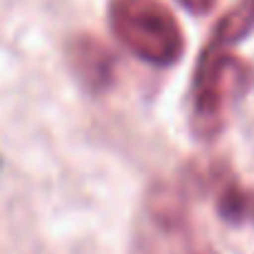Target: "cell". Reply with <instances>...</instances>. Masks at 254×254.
I'll return each mask as SVG.
<instances>
[{"label":"cell","mask_w":254,"mask_h":254,"mask_svg":"<svg viewBox=\"0 0 254 254\" xmlns=\"http://www.w3.org/2000/svg\"><path fill=\"white\" fill-rule=\"evenodd\" d=\"M109 25L114 37L151 67H173L185 52L183 27L161 0H111Z\"/></svg>","instance_id":"6da1fadb"},{"label":"cell","mask_w":254,"mask_h":254,"mask_svg":"<svg viewBox=\"0 0 254 254\" xmlns=\"http://www.w3.org/2000/svg\"><path fill=\"white\" fill-rule=\"evenodd\" d=\"M252 77V67L230 50L205 47L200 52L192 77V131L197 138L210 141L222 131L227 106L245 94Z\"/></svg>","instance_id":"7a4b0ae2"},{"label":"cell","mask_w":254,"mask_h":254,"mask_svg":"<svg viewBox=\"0 0 254 254\" xmlns=\"http://www.w3.org/2000/svg\"><path fill=\"white\" fill-rule=\"evenodd\" d=\"M67 62L77 82L91 94H101L114 84V52L94 35H77L67 45Z\"/></svg>","instance_id":"3957f363"},{"label":"cell","mask_w":254,"mask_h":254,"mask_svg":"<svg viewBox=\"0 0 254 254\" xmlns=\"http://www.w3.org/2000/svg\"><path fill=\"white\" fill-rule=\"evenodd\" d=\"M254 32V0L235 2L215 25L212 37L205 47L210 50H230L232 45L247 40Z\"/></svg>","instance_id":"277c9868"},{"label":"cell","mask_w":254,"mask_h":254,"mask_svg":"<svg viewBox=\"0 0 254 254\" xmlns=\"http://www.w3.org/2000/svg\"><path fill=\"white\" fill-rule=\"evenodd\" d=\"M215 207L217 215L230 222V225H245L254 217V195L242 188L237 180H225L220 183L217 192H215Z\"/></svg>","instance_id":"5b68a950"},{"label":"cell","mask_w":254,"mask_h":254,"mask_svg":"<svg viewBox=\"0 0 254 254\" xmlns=\"http://www.w3.org/2000/svg\"><path fill=\"white\" fill-rule=\"evenodd\" d=\"M148 210H151V217L161 225V227H168V230H178L183 227L185 222V205H183V195L168 188V185H161L151 192V200H148Z\"/></svg>","instance_id":"8992f818"},{"label":"cell","mask_w":254,"mask_h":254,"mask_svg":"<svg viewBox=\"0 0 254 254\" xmlns=\"http://www.w3.org/2000/svg\"><path fill=\"white\" fill-rule=\"evenodd\" d=\"M178 2L192 15H207L217 5V0H178Z\"/></svg>","instance_id":"52a82bcc"}]
</instances>
